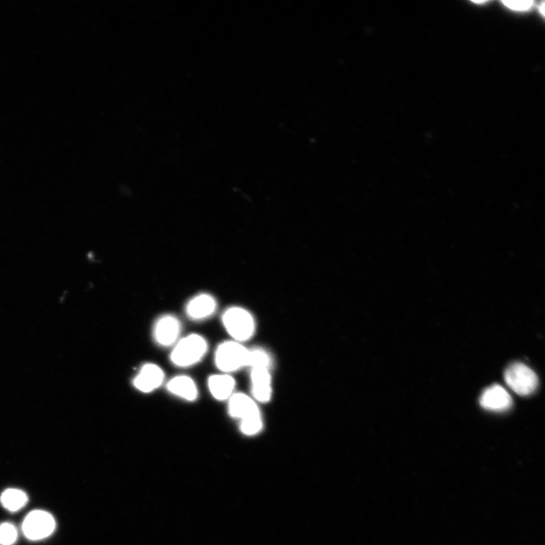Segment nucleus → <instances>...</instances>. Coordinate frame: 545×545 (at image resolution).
<instances>
[{
  "mask_svg": "<svg viewBox=\"0 0 545 545\" xmlns=\"http://www.w3.org/2000/svg\"><path fill=\"white\" fill-rule=\"evenodd\" d=\"M207 351L204 337L190 334L178 341L171 354V360L179 368H189L200 362Z\"/></svg>",
  "mask_w": 545,
  "mask_h": 545,
  "instance_id": "f257e3e1",
  "label": "nucleus"
},
{
  "mask_svg": "<svg viewBox=\"0 0 545 545\" xmlns=\"http://www.w3.org/2000/svg\"><path fill=\"white\" fill-rule=\"evenodd\" d=\"M217 304L207 294H200L189 301L187 306V315L196 321L210 317L214 313Z\"/></svg>",
  "mask_w": 545,
  "mask_h": 545,
  "instance_id": "9d476101",
  "label": "nucleus"
},
{
  "mask_svg": "<svg viewBox=\"0 0 545 545\" xmlns=\"http://www.w3.org/2000/svg\"><path fill=\"white\" fill-rule=\"evenodd\" d=\"M248 351L237 342H225L216 350L215 365L226 373L248 366Z\"/></svg>",
  "mask_w": 545,
  "mask_h": 545,
  "instance_id": "7ed1b4c3",
  "label": "nucleus"
},
{
  "mask_svg": "<svg viewBox=\"0 0 545 545\" xmlns=\"http://www.w3.org/2000/svg\"><path fill=\"white\" fill-rule=\"evenodd\" d=\"M207 385L214 399L223 401L230 399L236 383L235 379L228 374H217L210 377Z\"/></svg>",
  "mask_w": 545,
  "mask_h": 545,
  "instance_id": "ddd939ff",
  "label": "nucleus"
},
{
  "mask_svg": "<svg viewBox=\"0 0 545 545\" xmlns=\"http://www.w3.org/2000/svg\"><path fill=\"white\" fill-rule=\"evenodd\" d=\"M505 379L514 393L522 396L532 394L539 385L535 372L521 363H513L506 370Z\"/></svg>",
  "mask_w": 545,
  "mask_h": 545,
  "instance_id": "20e7f679",
  "label": "nucleus"
},
{
  "mask_svg": "<svg viewBox=\"0 0 545 545\" xmlns=\"http://www.w3.org/2000/svg\"><path fill=\"white\" fill-rule=\"evenodd\" d=\"M270 365L271 358L264 351L261 349L248 351V366L253 368L267 369Z\"/></svg>",
  "mask_w": 545,
  "mask_h": 545,
  "instance_id": "2eb2a0df",
  "label": "nucleus"
},
{
  "mask_svg": "<svg viewBox=\"0 0 545 545\" xmlns=\"http://www.w3.org/2000/svg\"><path fill=\"white\" fill-rule=\"evenodd\" d=\"M167 389L173 395L189 402L195 401L198 393L194 380L187 376L172 378L167 384Z\"/></svg>",
  "mask_w": 545,
  "mask_h": 545,
  "instance_id": "f8f14e48",
  "label": "nucleus"
},
{
  "mask_svg": "<svg viewBox=\"0 0 545 545\" xmlns=\"http://www.w3.org/2000/svg\"><path fill=\"white\" fill-rule=\"evenodd\" d=\"M223 323L228 333L239 342L248 340L255 331L254 319L244 308H229L223 315Z\"/></svg>",
  "mask_w": 545,
  "mask_h": 545,
  "instance_id": "f03ea898",
  "label": "nucleus"
},
{
  "mask_svg": "<svg viewBox=\"0 0 545 545\" xmlns=\"http://www.w3.org/2000/svg\"><path fill=\"white\" fill-rule=\"evenodd\" d=\"M253 394L255 400L267 402L271 395V376L267 369L253 368L252 375Z\"/></svg>",
  "mask_w": 545,
  "mask_h": 545,
  "instance_id": "9b49d317",
  "label": "nucleus"
},
{
  "mask_svg": "<svg viewBox=\"0 0 545 545\" xmlns=\"http://www.w3.org/2000/svg\"><path fill=\"white\" fill-rule=\"evenodd\" d=\"M544 7H545V6H544V3H542V4L540 6V11H541V13H542L543 15H544Z\"/></svg>",
  "mask_w": 545,
  "mask_h": 545,
  "instance_id": "a211bd4d",
  "label": "nucleus"
},
{
  "mask_svg": "<svg viewBox=\"0 0 545 545\" xmlns=\"http://www.w3.org/2000/svg\"><path fill=\"white\" fill-rule=\"evenodd\" d=\"M181 331L179 319L175 316L164 315L155 323L153 329V337L159 345L164 347L177 342Z\"/></svg>",
  "mask_w": 545,
  "mask_h": 545,
  "instance_id": "423d86ee",
  "label": "nucleus"
},
{
  "mask_svg": "<svg viewBox=\"0 0 545 545\" xmlns=\"http://www.w3.org/2000/svg\"><path fill=\"white\" fill-rule=\"evenodd\" d=\"M18 537V532L16 528L10 523H5L0 526V544L12 545Z\"/></svg>",
  "mask_w": 545,
  "mask_h": 545,
  "instance_id": "dca6fc26",
  "label": "nucleus"
},
{
  "mask_svg": "<svg viewBox=\"0 0 545 545\" xmlns=\"http://www.w3.org/2000/svg\"><path fill=\"white\" fill-rule=\"evenodd\" d=\"M228 412L233 418L244 422L261 417L255 402L244 393L233 394L229 400Z\"/></svg>",
  "mask_w": 545,
  "mask_h": 545,
  "instance_id": "6e6552de",
  "label": "nucleus"
},
{
  "mask_svg": "<svg viewBox=\"0 0 545 545\" xmlns=\"http://www.w3.org/2000/svg\"><path fill=\"white\" fill-rule=\"evenodd\" d=\"M164 380L162 369L155 363H146L134 379V386L143 393H150L159 388Z\"/></svg>",
  "mask_w": 545,
  "mask_h": 545,
  "instance_id": "0eeeda50",
  "label": "nucleus"
},
{
  "mask_svg": "<svg viewBox=\"0 0 545 545\" xmlns=\"http://www.w3.org/2000/svg\"><path fill=\"white\" fill-rule=\"evenodd\" d=\"M503 3L513 11L525 12L530 10L534 5L533 1L530 0H516V1H512V0H507L503 1Z\"/></svg>",
  "mask_w": 545,
  "mask_h": 545,
  "instance_id": "f3484780",
  "label": "nucleus"
},
{
  "mask_svg": "<svg viewBox=\"0 0 545 545\" xmlns=\"http://www.w3.org/2000/svg\"><path fill=\"white\" fill-rule=\"evenodd\" d=\"M0 500L5 508L10 512H15L27 504L28 496L22 490L10 489L3 493Z\"/></svg>",
  "mask_w": 545,
  "mask_h": 545,
  "instance_id": "4468645a",
  "label": "nucleus"
},
{
  "mask_svg": "<svg viewBox=\"0 0 545 545\" xmlns=\"http://www.w3.org/2000/svg\"><path fill=\"white\" fill-rule=\"evenodd\" d=\"M55 529V519L43 510H33L26 516L22 525L26 537L33 541L49 537Z\"/></svg>",
  "mask_w": 545,
  "mask_h": 545,
  "instance_id": "39448f33",
  "label": "nucleus"
},
{
  "mask_svg": "<svg viewBox=\"0 0 545 545\" xmlns=\"http://www.w3.org/2000/svg\"><path fill=\"white\" fill-rule=\"evenodd\" d=\"M480 404L489 411H503L510 408L512 399L503 386L494 385L484 390L480 397Z\"/></svg>",
  "mask_w": 545,
  "mask_h": 545,
  "instance_id": "1a4fd4ad",
  "label": "nucleus"
}]
</instances>
